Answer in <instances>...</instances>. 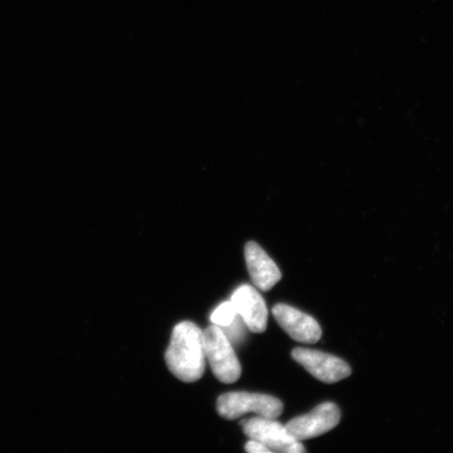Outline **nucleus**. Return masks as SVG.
<instances>
[{"mask_svg": "<svg viewBox=\"0 0 453 453\" xmlns=\"http://www.w3.org/2000/svg\"><path fill=\"white\" fill-rule=\"evenodd\" d=\"M205 359L201 328L190 321L175 326L165 354L169 371L180 381L196 382L205 372Z\"/></svg>", "mask_w": 453, "mask_h": 453, "instance_id": "1", "label": "nucleus"}, {"mask_svg": "<svg viewBox=\"0 0 453 453\" xmlns=\"http://www.w3.org/2000/svg\"><path fill=\"white\" fill-rule=\"evenodd\" d=\"M203 353L214 376L226 384L239 380L242 366L223 328L218 326L207 327L203 332Z\"/></svg>", "mask_w": 453, "mask_h": 453, "instance_id": "2", "label": "nucleus"}, {"mask_svg": "<svg viewBox=\"0 0 453 453\" xmlns=\"http://www.w3.org/2000/svg\"><path fill=\"white\" fill-rule=\"evenodd\" d=\"M282 411V402L269 395L232 392L220 395L218 400V412L226 420H235L247 413L277 418Z\"/></svg>", "mask_w": 453, "mask_h": 453, "instance_id": "3", "label": "nucleus"}, {"mask_svg": "<svg viewBox=\"0 0 453 453\" xmlns=\"http://www.w3.org/2000/svg\"><path fill=\"white\" fill-rule=\"evenodd\" d=\"M243 433L250 440L259 441L271 452L302 453L304 447L275 418L255 417L242 422Z\"/></svg>", "mask_w": 453, "mask_h": 453, "instance_id": "4", "label": "nucleus"}, {"mask_svg": "<svg viewBox=\"0 0 453 453\" xmlns=\"http://www.w3.org/2000/svg\"><path fill=\"white\" fill-rule=\"evenodd\" d=\"M292 357L317 380L327 384L342 381L352 373L347 362L320 350L296 348L292 350Z\"/></svg>", "mask_w": 453, "mask_h": 453, "instance_id": "5", "label": "nucleus"}, {"mask_svg": "<svg viewBox=\"0 0 453 453\" xmlns=\"http://www.w3.org/2000/svg\"><path fill=\"white\" fill-rule=\"evenodd\" d=\"M340 418H342V412L339 407L332 402H325L316 406L307 415L293 418L286 425V428L294 438L302 441L331 432L339 424Z\"/></svg>", "mask_w": 453, "mask_h": 453, "instance_id": "6", "label": "nucleus"}, {"mask_svg": "<svg viewBox=\"0 0 453 453\" xmlns=\"http://www.w3.org/2000/svg\"><path fill=\"white\" fill-rule=\"evenodd\" d=\"M274 319L288 336L298 342L314 344L321 339V327L313 317L291 305L279 303L272 309Z\"/></svg>", "mask_w": 453, "mask_h": 453, "instance_id": "7", "label": "nucleus"}, {"mask_svg": "<svg viewBox=\"0 0 453 453\" xmlns=\"http://www.w3.org/2000/svg\"><path fill=\"white\" fill-rule=\"evenodd\" d=\"M231 302L249 330L253 333H264L267 330V305L253 287L242 285L237 288Z\"/></svg>", "mask_w": 453, "mask_h": 453, "instance_id": "8", "label": "nucleus"}, {"mask_svg": "<svg viewBox=\"0 0 453 453\" xmlns=\"http://www.w3.org/2000/svg\"><path fill=\"white\" fill-rule=\"evenodd\" d=\"M245 257L251 280L260 291H270L281 280L279 267L257 242L247 243Z\"/></svg>", "mask_w": 453, "mask_h": 453, "instance_id": "9", "label": "nucleus"}, {"mask_svg": "<svg viewBox=\"0 0 453 453\" xmlns=\"http://www.w3.org/2000/svg\"><path fill=\"white\" fill-rule=\"evenodd\" d=\"M236 316L237 311L234 303H232L230 300V302H226L219 305V307L213 311L211 319L214 326L224 328L231 325Z\"/></svg>", "mask_w": 453, "mask_h": 453, "instance_id": "10", "label": "nucleus"}, {"mask_svg": "<svg viewBox=\"0 0 453 453\" xmlns=\"http://www.w3.org/2000/svg\"><path fill=\"white\" fill-rule=\"evenodd\" d=\"M226 328V331L223 330L226 333V337L232 340H239L242 336V326L241 324V321L239 320V314L235 317V319L232 321V324L228 326L224 327Z\"/></svg>", "mask_w": 453, "mask_h": 453, "instance_id": "11", "label": "nucleus"}, {"mask_svg": "<svg viewBox=\"0 0 453 453\" xmlns=\"http://www.w3.org/2000/svg\"><path fill=\"white\" fill-rule=\"evenodd\" d=\"M245 449L248 452L250 453H263V452H271L270 449H267L263 444H260L259 441L255 440H250L247 441V444L245 446Z\"/></svg>", "mask_w": 453, "mask_h": 453, "instance_id": "12", "label": "nucleus"}]
</instances>
